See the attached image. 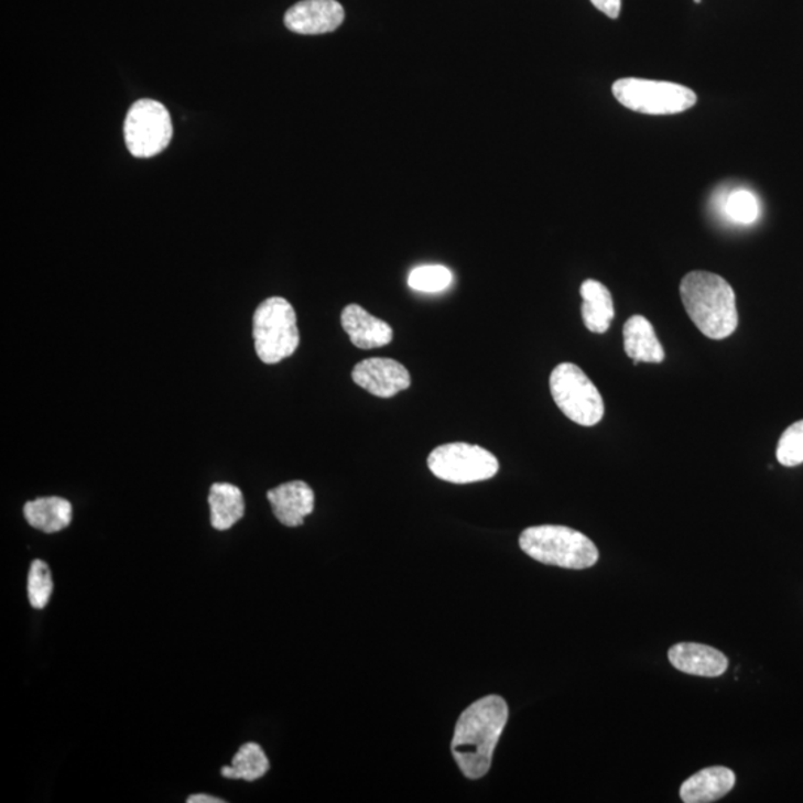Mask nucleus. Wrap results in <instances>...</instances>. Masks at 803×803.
Listing matches in <instances>:
<instances>
[{
    "label": "nucleus",
    "instance_id": "7",
    "mask_svg": "<svg viewBox=\"0 0 803 803\" xmlns=\"http://www.w3.org/2000/svg\"><path fill=\"white\" fill-rule=\"evenodd\" d=\"M427 466L436 478L452 484L487 481L495 478L500 467L495 454L466 442L436 446L427 458Z\"/></svg>",
    "mask_w": 803,
    "mask_h": 803
},
{
    "label": "nucleus",
    "instance_id": "17",
    "mask_svg": "<svg viewBox=\"0 0 803 803\" xmlns=\"http://www.w3.org/2000/svg\"><path fill=\"white\" fill-rule=\"evenodd\" d=\"M24 518L33 529L58 533L72 522V504L62 497H40L24 504Z\"/></svg>",
    "mask_w": 803,
    "mask_h": 803
},
{
    "label": "nucleus",
    "instance_id": "3",
    "mask_svg": "<svg viewBox=\"0 0 803 803\" xmlns=\"http://www.w3.org/2000/svg\"><path fill=\"white\" fill-rule=\"evenodd\" d=\"M520 546L539 563L572 571H584L598 561V550L594 542L571 527H530L522 531Z\"/></svg>",
    "mask_w": 803,
    "mask_h": 803
},
{
    "label": "nucleus",
    "instance_id": "9",
    "mask_svg": "<svg viewBox=\"0 0 803 803\" xmlns=\"http://www.w3.org/2000/svg\"><path fill=\"white\" fill-rule=\"evenodd\" d=\"M352 381L373 397L389 399L411 386L408 369L398 360L387 357H371L356 365L351 372Z\"/></svg>",
    "mask_w": 803,
    "mask_h": 803
},
{
    "label": "nucleus",
    "instance_id": "12",
    "mask_svg": "<svg viewBox=\"0 0 803 803\" xmlns=\"http://www.w3.org/2000/svg\"><path fill=\"white\" fill-rule=\"evenodd\" d=\"M341 325L352 346L371 350L392 343L393 329L389 323L381 321L357 304L347 305L341 314Z\"/></svg>",
    "mask_w": 803,
    "mask_h": 803
},
{
    "label": "nucleus",
    "instance_id": "25",
    "mask_svg": "<svg viewBox=\"0 0 803 803\" xmlns=\"http://www.w3.org/2000/svg\"><path fill=\"white\" fill-rule=\"evenodd\" d=\"M188 803H224V799L207 796V794H193L188 797Z\"/></svg>",
    "mask_w": 803,
    "mask_h": 803
},
{
    "label": "nucleus",
    "instance_id": "8",
    "mask_svg": "<svg viewBox=\"0 0 803 803\" xmlns=\"http://www.w3.org/2000/svg\"><path fill=\"white\" fill-rule=\"evenodd\" d=\"M127 148L135 159H152L164 151L173 139V122L160 101H134L124 121Z\"/></svg>",
    "mask_w": 803,
    "mask_h": 803
},
{
    "label": "nucleus",
    "instance_id": "11",
    "mask_svg": "<svg viewBox=\"0 0 803 803\" xmlns=\"http://www.w3.org/2000/svg\"><path fill=\"white\" fill-rule=\"evenodd\" d=\"M268 501L273 506V512L280 524L300 527L305 518L314 511V491L307 482L292 481L282 484L267 492Z\"/></svg>",
    "mask_w": 803,
    "mask_h": 803
},
{
    "label": "nucleus",
    "instance_id": "24",
    "mask_svg": "<svg viewBox=\"0 0 803 803\" xmlns=\"http://www.w3.org/2000/svg\"><path fill=\"white\" fill-rule=\"evenodd\" d=\"M590 3L610 19H618L622 0H590Z\"/></svg>",
    "mask_w": 803,
    "mask_h": 803
},
{
    "label": "nucleus",
    "instance_id": "6",
    "mask_svg": "<svg viewBox=\"0 0 803 803\" xmlns=\"http://www.w3.org/2000/svg\"><path fill=\"white\" fill-rule=\"evenodd\" d=\"M611 91L625 108L645 115L682 113L696 105L691 88L664 80L622 78L616 80Z\"/></svg>",
    "mask_w": 803,
    "mask_h": 803
},
{
    "label": "nucleus",
    "instance_id": "1",
    "mask_svg": "<svg viewBox=\"0 0 803 803\" xmlns=\"http://www.w3.org/2000/svg\"><path fill=\"white\" fill-rule=\"evenodd\" d=\"M508 719V704L499 695L478 699L460 714L454 730L452 753L466 779L479 780L490 771L492 756Z\"/></svg>",
    "mask_w": 803,
    "mask_h": 803
},
{
    "label": "nucleus",
    "instance_id": "5",
    "mask_svg": "<svg viewBox=\"0 0 803 803\" xmlns=\"http://www.w3.org/2000/svg\"><path fill=\"white\" fill-rule=\"evenodd\" d=\"M552 399L573 423L590 427L605 416V402L594 382L579 367L560 363L550 378Z\"/></svg>",
    "mask_w": 803,
    "mask_h": 803
},
{
    "label": "nucleus",
    "instance_id": "20",
    "mask_svg": "<svg viewBox=\"0 0 803 803\" xmlns=\"http://www.w3.org/2000/svg\"><path fill=\"white\" fill-rule=\"evenodd\" d=\"M453 274L444 265L416 267L408 278V286L416 292L437 293L452 286Z\"/></svg>",
    "mask_w": 803,
    "mask_h": 803
},
{
    "label": "nucleus",
    "instance_id": "22",
    "mask_svg": "<svg viewBox=\"0 0 803 803\" xmlns=\"http://www.w3.org/2000/svg\"><path fill=\"white\" fill-rule=\"evenodd\" d=\"M725 214L734 223L741 225L755 224L759 219L760 207L758 198L747 189L734 191L725 202Z\"/></svg>",
    "mask_w": 803,
    "mask_h": 803
},
{
    "label": "nucleus",
    "instance_id": "2",
    "mask_svg": "<svg viewBox=\"0 0 803 803\" xmlns=\"http://www.w3.org/2000/svg\"><path fill=\"white\" fill-rule=\"evenodd\" d=\"M680 296L691 321L705 337L719 341L737 330V296L720 275L692 271L680 283Z\"/></svg>",
    "mask_w": 803,
    "mask_h": 803
},
{
    "label": "nucleus",
    "instance_id": "16",
    "mask_svg": "<svg viewBox=\"0 0 803 803\" xmlns=\"http://www.w3.org/2000/svg\"><path fill=\"white\" fill-rule=\"evenodd\" d=\"M582 318L586 329L594 334H606L615 318L614 297L609 289L597 280H585L580 286Z\"/></svg>",
    "mask_w": 803,
    "mask_h": 803
},
{
    "label": "nucleus",
    "instance_id": "18",
    "mask_svg": "<svg viewBox=\"0 0 803 803\" xmlns=\"http://www.w3.org/2000/svg\"><path fill=\"white\" fill-rule=\"evenodd\" d=\"M208 504H210L211 525L216 530H229L245 517L243 492L232 484H214L208 492Z\"/></svg>",
    "mask_w": 803,
    "mask_h": 803
},
{
    "label": "nucleus",
    "instance_id": "19",
    "mask_svg": "<svg viewBox=\"0 0 803 803\" xmlns=\"http://www.w3.org/2000/svg\"><path fill=\"white\" fill-rule=\"evenodd\" d=\"M229 767L220 769L225 779L245 780L252 783L262 779L270 771V760L257 742H248L240 747Z\"/></svg>",
    "mask_w": 803,
    "mask_h": 803
},
{
    "label": "nucleus",
    "instance_id": "21",
    "mask_svg": "<svg viewBox=\"0 0 803 803\" xmlns=\"http://www.w3.org/2000/svg\"><path fill=\"white\" fill-rule=\"evenodd\" d=\"M54 584L48 564L42 560L33 561L28 577L29 601L35 609H44L53 595Z\"/></svg>",
    "mask_w": 803,
    "mask_h": 803
},
{
    "label": "nucleus",
    "instance_id": "10",
    "mask_svg": "<svg viewBox=\"0 0 803 803\" xmlns=\"http://www.w3.org/2000/svg\"><path fill=\"white\" fill-rule=\"evenodd\" d=\"M344 8L337 0H303L289 8L284 25L300 35H325L344 23Z\"/></svg>",
    "mask_w": 803,
    "mask_h": 803
},
{
    "label": "nucleus",
    "instance_id": "14",
    "mask_svg": "<svg viewBox=\"0 0 803 803\" xmlns=\"http://www.w3.org/2000/svg\"><path fill=\"white\" fill-rule=\"evenodd\" d=\"M735 781V773L729 768H705L684 781L680 797L686 803L716 802L734 789Z\"/></svg>",
    "mask_w": 803,
    "mask_h": 803
},
{
    "label": "nucleus",
    "instance_id": "23",
    "mask_svg": "<svg viewBox=\"0 0 803 803\" xmlns=\"http://www.w3.org/2000/svg\"><path fill=\"white\" fill-rule=\"evenodd\" d=\"M777 460L785 467H794L803 463V420L792 424L781 435L777 446Z\"/></svg>",
    "mask_w": 803,
    "mask_h": 803
},
{
    "label": "nucleus",
    "instance_id": "15",
    "mask_svg": "<svg viewBox=\"0 0 803 803\" xmlns=\"http://www.w3.org/2000/svg\"><path fill=\"white\" fill-rule=\"evenodd\" d=\"M623 348L634 363H661L665 350L658 339L652 323L643 316H632L623 325Z\"/></svg>",
    "mask_w": 803,
    "mask_h": 803
},
{
    "label": "nucleus",
    "instance_id": "4",
    "mask_svg": "<svg viewBox=\"0 0 803 803\" xmlns=\"http://www.w3.org/2000/svg\"><path fill=\"white\" fill-rule=\"evenodd\" d=\"M254 350L265 365L282 362L300 346L292 304L282 296L268 297L253 314Z\"/></svg>",
    "mask_w": 803,
    "mask_h": 803
},
{
    "label": "nucleus",
    "instance_id": "26",
    "mask_svg": "<svg viewBox=\"0 0 803 803\" xmlns=\"http://www.w3.org/2000/svg\"><path fill=\"white\" fill-rule=\"evenodd\" d=\"M695 2H696V3H699V2H701V0H695Z\"/></svg>",
    "mask_w": 803,
    "mask_h": 803
},
{
    "label": "nucleus",
    "instance_id": "13",
    "mask_svg": "<svg viewBox=\"0 0 803 803\" xmlns=\"http://www.w3.org/2000/svg\"><path fill=\"white\" fill-rule=\"evenodd\" d=\"M675 670L699 677H719L728 670V658L720 650L699 643H679L669 652Z\"/></svg>",
    "mask_w": 803,
    "mask_h": 803
}]
</instances>
